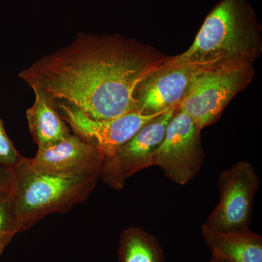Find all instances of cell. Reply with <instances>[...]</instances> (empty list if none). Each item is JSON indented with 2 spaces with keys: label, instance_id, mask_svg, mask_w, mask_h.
<instances>
[{
  "label": "cell",
  "instance_id": "cell-1",
  "mask_svg": "<svg viewBox=\"0 0 262 262\" xmlns=\"http://www.w3.org/2000/svg\"><path fill=\"white\" fill-rule=\"evenodd\" d=\"M169 58L120 34L79 33L67 47L19 74L29 88L74 105L96 120L136 112V84Z\"/></svg>",
  "mask_w": 262,
  "mask_h": 262
},
{
  "label": "cell",
  "instance_id": "cell-2",
  "mask_svg": "<svg viewBox=\"0 0 262 262\" xmlns=\"http://www.w3.org/2000/svg\"><path fill=\"white\" fill-rule=\"evenodd\" d=\"M261 24L247 0H220L207 15L190 48L168 65H253L262 53Z\"/></svg>",
  "mask_w": 262,
  "mask_h": 262
},
{
  "label": "cell",
  "instance_id": "cell-3",
  "mask_svg": "<svg viewBox=\"0 0 262 262\" xmlns=\"http://www.w3.org/2000/svg\"><path fill=\"white\" fill-rule=\"evenodd\" d=\"M27 160L15 170L11 191L21 232L51 213H67L85 201L100 178L45 173L29 167Z\"/></svg>",
  "mask_w": 262,
  "mask_h": 262
},
{
  "label": "cell",
  "instance_id": "cell-4",
  "mask_svg": "<svg viewBox=\"0 0 262 262\" xmlns=\"http://www.w3.org/2000/svg\"><path fill=\"white\" fill-rule=\"evenodd\" d=\"M254 76L251 64L201 67L193 75L178 108L202 130L219 120L232 98L248 87Z\"/></svg>",
  "mask_w": 262,
  "mask_h": 262
},
{
  "label": "cell",
  "instance_id": "cell-5",
  "mask_svg": "<svg viewBox=\"0 0 262 262\" xmlns=\"http://www.w3.org/2000/svg\"><path fill=\"white\" fill-rule=\"evenodd\" d=\"M201 129L187 114L177 108L162 144L155 151L154 166L179 185H185L201 171L205 153Z\"/></svg>",
  "mask_w": 262,
  "mask_h": 262
},
{
  "label": "cell",
  "instance_id": "cell-6",
  "mask_svg": "<svg viewBox=\"0 0 262 262\" xmlns=\"http://www.w3.org/2000/svg\"><path fill=\"white\" fill-rule=\"evenodd\" d=\"M220 199L205 225L215 231L247 229L259 177L251 163L239 161L224 170L218 179Z\"/></svg>",
  "mask_w": 262,
  "mask_h": 262
},
{
  "label": "cell",
  "instance_id": "cell-7",
  "mask_svg": "<svg viewBox=\"0 0 262 262\" xmlns=\"http://www.w3.org/2000/svg\"><path fill=\"white\" fill-rule=\"evenodd\" d=\"M53 101L72 133L96 146L102 153L103 161L113 158L117 150L141 127L165 113L146 115L134 112L111 120H96L70 103L61 100Z\"/></svg>",
  "mask_w": 262,
  "mask_h": 262
},
{
  "label": "cell",
  "instance_id": "cell-8",
  "mask_svg": "<svg viewBox=\"0 0 262 262\" xmlns=\"http://www.w3.org/2000/svg\"><path fill=\"white\" fill-rule=\"evenodd\" d=\"M178 107L155 117L117 150L113 158L104 160L100 177L108 186L120 190L131 176L154 166L155 151L163 142L169 122Z\"/></svg>",
  "mask_w": 262,
  "mask_h": 262
},
{
  "label": "cell",
  "instance_id": "cell-9",
  "mask_svg": "<svg viewBox=\"0 0 262 262\" xmlns=\"http://www.w3.org/2000/svg\"><path fill=\"white\" fill-rule=\"evenodd\" d=\"M200 68L164 63L150 72L138 82L133 92L136 112L154 115L179 106L185 97L193 75Z\"/></svg>",
  "mask_w": 262,
  "mask_h": 262
},
{
  "label": "cell",
  "instance_id": "cell-10",
  "mask_svg": "<svg viewBox=\"0 0 262 262\" xmlns=\"http://www.w3.org/2000/svg\"><path fill=\"white\" fill-rule=\"evenodd\" d=\"M103 162L96 146L73 133L54 145L38 149L36 156L27 160L29 167L45 173L100 177Z\"/></svg>",
  "mask_w": 262,
  "mask_h": 262
},
{
  "label": "cell",
  "instance_id": "cell-11",
  "mask_svg": "<svg viewBox=\"0 0 262 262\" xmlns=\"http://www.w3.org/2000/svg\"><path fill=\"white\" fill-rule=\"evenodd\" d=\"M201 234L212 256L225 262H262V237L249 228L215 231L205 224Z\"/></svg>",
  "mask_w": 262,
  "mask_h": 262
},
{
  "label": "cell",
  "instance_id": "cell-12",
  "mask_svg": "<svg viewBox=\"0 0 262 262\" xmlns=\"http://www.w3.org/2000/svg\"><path fill=\"white\" fill-rule=\"evenodd\" d=\"M34 102L26 116L29 129L38 149L54 145L70 136L68 124L62 118L54 101L42 91L33 89Z\"/></svg>",
  "mask_w": 262,
  "mask_h": 262
},
{
  "label": "cell",
  "instance_id": "cell-13",
  "mask_svg": "<svg viewBox=\"0 0 262 262\" xmlns=\"http://www.w3.org/2000/svg\"><path fill=\"white\" fill-rule=\"evenodd\" d=\"M117 257L118 262H165L159 241L139 227L122 232Z\"/></svg>",
  "mask_w": 262,
  "mask_h": 262
},
{
  "label": "cell",
  "instance_id": "cell-14",
  "mask_svg": "<svg viewBox=\"0 0 262 262\" xmlns=\"http://www.w3.org/2000/svg\"><path fill=\"white\" fill-rule=\"evenodd\" d=\"M19 232H21V226L11 192L0 196V257L15 234Z\"/></svg>",
  "mask_w": 262,
  "mask_h": 262
},
{
  "label": "cell",
  "instance_id": "cell-15",
  "mask_svg": "<svg viewBox=\"0 0 262 262\" xmlns=\"http://www.w3.org/2000/svg\"><path fill=\"white\" fill-rule=\"evenodd\" d=\"M27 158L20 154L10 140L0 117V166L15 171L25 163Z\"/></svg>",
  "mask_w": 262,
  "mask_h": 262
},
{
  "label": "cell",
  "instance_id": "cell-16",
  "mask_svg": "<svg viewBox=\"0 0 262 262\" xmlns=\"http://www.w3.org/2000/svg\"><path fill=\"white\" fill-rule=\"evenodd\" d=\"M15 171L0 166V196L10 194L14 184Z\"/></svg>",
  "mask_w": 262,
  "mask_h": 262
},
{
  "label": "cell",
  "instance_id": "cell-17",
  "mask_svg": "<svg viewBox=\"0 0 262 262\" xmlns=\"http://www.w3.org/2000/svg\"><path fill=\"white\" fill-rule=\"evenodd\" d=\"M210 262H225L221 260L220 258L215 257V256H211V260H210Z\"/></svg>",
  "mask_w": 262,
  "mask_h": 262
}]
</instances>
